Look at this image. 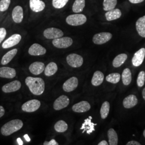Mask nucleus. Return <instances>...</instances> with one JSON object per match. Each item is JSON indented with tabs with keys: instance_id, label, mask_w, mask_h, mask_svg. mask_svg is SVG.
I'll use <instances>...</instances> for the list:
<instances>
[{
	"instance_id": "f257e3e1",
	"label": "nucleus",
	"mask_w": 145,
	"mask_h": 145,
	"mask_svg": "<svg viewBox=\"0 0 145 145\" xmlns=\"http://www.w3.org/2000/svg\"><path fill=\"white\" fill-rule=\"evenodd\" d=\"M25 83L31 93L35 95H40L45 90V82L41 78L27 77Z\"/></svg>"
},
{
	"instance_id": "f03ea898",
	"label": "nucleus",
	"mask_w": 145,
	"mask_h": 145,
	"mask_svg": "<svg viewBox=\"0 0 145 145\" xmlns=\"http://www.w3.org/2000/svg\"><path fill=\"white\" fill-rule=\"evenodd\" d=\"M23 126V123L21 120H12L2 126L1 129V132L2 135L5 136H8L21 130Z\"/></svg>"
},
{
	"instance_id": "7ed1b4c3",
	"label": "nucleus",
	"mask_w": 145,
	"mask_h": 145,
	"mask_svg": "<svg viewBox=\"0 0 145 145\" xmlns=\"http://www.w3.org/2000/svg\"><path fill=\"white\" fill-rule=\"evenodd\" d=\"M68 24L72 26H79L84 24L87 22V17L83 14H73L66 18Z\"/></svg>"
},
{
	"instance_id": "20e7f679",
	"label": "nucleus",
	"mask_w": 145,
	"mask_h": 145,
	"mask_svg": "<svg viewBox=\"0 0 145 145\" xmlns=\"http://www.w3.org/2000/svg\"><path fill=\"white\" fill-rule=\"evenodd\" d=\"M72 39L68 37H60L53 39V45L58 48H66L71 46L72 44Z\"/></svg>"
},
{
	"instance_id": "39448f33",
	"label": "nucleus",
	"mask_w": 145,
	"mask_h": 145,
	"mask_svg": "<svg viewBox=\"0 0 145 145\" xmlns=\"http://www.w3.org/2000/svg\"><path fill=\"white\" fill-rule=\"evenodd\" d=\"M66 60L68 64L72 67H80L83 65V57L77 54L72 53L68 55Z\"/></svg>"
},
{
	"instance_id": "423d86ee",
	"label": "nucleus",
	"mask_w": 145,
	"mask_h": 145,
	"mask_svg": "<svg viewBox=\"0 0 145 145\" xmlns=\"http://www.w3.org/2000/svg\"><path fill=\"white\" fill-rule=\"evenodd\" d=\"M40 102L37 99H32L23 104L22 109L26 112H33L37 111L40 106Z\"/></svg>"
},
{
	"instance_id": "0eeeda50",
	"label": "nucleus",
	"mask_w": 145,
	"mask_h": 145,
	"mask_svg": "<svg viewBox=\"0 0 145 145\" xmlns=\"http://www.w3.org/2000/svg\"><path fill=\"white\" fill-rule=\"evenodd\" d=\"M112 37V35L109 32H101L95 35L93 38V43L97 45L104 44L108 42Z\"/></svg>"
},
{
	"instance_id": "6e6552de",
	"label": "nucleus",
	"mask_w": 145,
	"mask_h": 145,
	"mask_svg": "<svg viewBox=\"0 0 145 145\" xmlns=\"http://www.w3.org/2000/svg\"><path fill=\"white\" fill-rule=\"evenodd\" d=\"M63 36V32L62 30L55 27H50L44 31V36L48 39H55Z\"/></svg>"
},
{
	"instance_id": "1a4fd4ad",
	"label": "nucleus",
	"mask_w": 145,
	"mask_h": 145,
	"mask_svg": "<svg viewBox=\"0 0 145 145\" xmlns=\"http://www.w3.org/2000/svg\"><path fill=\"white\" fill-rule=\"evenodd\" d=\"M69 104V99L66 95H61L54 102L53 108L56 110H60L66 108Z\"/></svg>"
},
{
	"instance_id": "9d476101",
	"label": "nucleus",
	"mask_w": 145,
	"mask_h": 145,
	"mask_svg": "<svg viewBox=\"0 0 145 145\" xmlns=\"http://www.w3.org/2000/svg\"><path fill=\"white\" fill-rule=\"evenodd\" d=\"M22 39V37L19 34H14L5 40L2 44L3 48H9L17 45Z\"/></svg>"
},
{
	"instance_id": "9b49d317",
	"label": "nucleus",
	"mask_w": 145,
	"mask_h": 145,
	"mask_svg": "<svg viewBox=\"0 0 145 145\" xmlns=\"http://www.w3.org/2000/svg\"><path fill=\"white\" fill-rule=\"evenodd\" d=\"M145 57V48H141L137 52L135 53L134 56L132 59V65L135 67L140 66L144 60Z\"/></svg>"
},
{
	"instance_id": "f8f14e48",
	"label": "nucleus",
	"mask_w": 145,
	"mask_h": 145,
	"mask_svg": "<svg viewBox=\"0 0 145 145\" xmlns=\"http://www.w3.org/2000/svg\"><path fill=\"white\" fill-rule=\"evenodd\" d=\"M78 78L72 77L69 78L63 84V89L66 92H71L78 87Z\"/></svg>"
},
{
	"instance_id": "ddd939ff",
	"label": "nucleus",
	"mask_w": 145,
	"mask_h": 145,
	"mask_svg": "<svg viewBox=\"0 0 145 145\" xmlns=\"http://www.w3.org/2000/svg\"><path fill=\"white\" fill-rule=\"evenodd\" d=\"M92 117L89 116L88 118L85 119L84 121L81 130H83L82 133H84L85 132H87L88 135H90L93 132L95 131V126H96L97 124H95L91 121Z\"/></svg>"
},
{
	"instance_id": "4468645a",
	"label": "nucleus",
	"mask_w": 145,
	"mask_h": 145,
	"mask_svg": "<svg viewBox=\"0 0 145 145\" xmlns=\"http://www.w3.org/2000/svg\"><path fill=\"white\" fill-rule=\"evenodd\" d=\"M21 87V82L19 81L16 80L3 86L2 88V90L4 93H9L18 90Z\"/></svg>"
},
{
	"instance_id": "2eb2a0df",
	"label": "nucleus",
	"mask_w": 145,
	"mask_h": 145,
	"mask_svg": "<svg viewBox=\"0 0 145 145\" xmlns=\"http://www.w3.org/2000/svg\"><path fill=\"white\" fill-rule=\"evenodd\" d=\"M29 53L33 56H39L45 54L46 53L45 48L39 44H33L29 49Z\"/></svg>"
},
{
	"instance_id": "dca6fc26",
	"label": "nucleus",
	"mask_w": 145,
	"mask_h": 145,
	"mask_svg": "<svg viewBox=\"0 0 145 145\" xmlns=\"http://www.w3.org/2000/svg\"><path fill=\"white\" fill-rule=\"evenodd\" d=\"M91 108L90 104L87 101H81L74 104L72 107V111L76 113H83L88 111Z\"/></svg>"
},
{
	"instance_id": "f3484780",
	"label": "nucleus",
	"mask_w": 145,
	"mask_h": 145,
	"mask_svg": "<svg viewBox=\"0 0 145 145\" xmlns=\"http://www.w3.org/2000/svg\"><path fill=\"white\" fill-rule=\"evenodd\" d=\"M12 20L16 23H20L23 20V10L22 7L17 5L15 7L12 12Z\"/></svg>"
},
{
	"instance_id": "a211bd4d",
	"label": "nucleus",
	"mask_w": 145,
	"mask_h": 145,
	"mask_svg": "<svg viewBox=\"0 0 145 145\" xmlns=\"http://www.w3.org/2000/svg\"><path fill=\"white\" fill-rule=\"evenodd\" d=\"M45 3L42 0H30V7L33 12H41L45 9Z\"/></svg>"
},
{
	"instance_id": "6ab92c4d",
	"label": "nucleus",
	"mask_w": 145,
	"mask_h": 145,
	"mask_svg": "<svg viewBox=\"0 0 145 145\" xmlns=\"http://www.w3.org/2000/svg\"><path fill=\"white\" fill-rule=\"evenodd\" d=\"M45 68V66L43 62L37 61L31 64L29 67V70L32 74L39 75L43 72Z\"/></svg>"
},
{
	"instance_id": "aec40b11",
	"label": "nucleus",
	"mask_w": 145,
	"mask_h": 145,
	"mask_svg": "<svg viewBox=\"0 0 145 145\" xmlns=\"http://www.w3.org/2000/svg\"><path fill=\"white\" fill-rule=\"evenodd\" d=\"M16 75V70L14 68L8 67L0 68V77L6 78H12Z\"/></svg>"
},
{
	"instance_id": "412c9836",
	"label": "nucleus",
	"mask_w": 145,
	"mask_h": 145,
	"mask_svg": "<svg viewBox=\"0 0 145 145\" xmlns=\"http://www.w3.org/2000/svg\"><path fill=\"white\" fill-rule=\"evenodd\" d=\"M123 103L125 108H132L138 104V99L134 95H130L124 99Z\"/></svg>"
},
{
	"instance_id": "4be33fe9",
	"label": "nucleus",
	"mask_w": 145,
	"mask_h": 145,
	"mask_svg": "<svg viewBox=\"0 0 145 145\" xmlns=\"http://www.w3.org/2000/svg\"><path fill=\"white\" fill-rule=\"evenodd\" d=\"M136 29L140 36L145 38V15L140 17L137 21Z\"/></svg>"
},
{
	"instance_id": "5701e85b",
	"label": "nucleus",
	"mask_w": 145,
	"mask_h": 145,
	"mask_svg": "<svg viewBox=\"0 0 145 145\" xmlns=\"http://www.w3.org/2000/svg\"><path fill=\"white\" fill-rule=\"evenodd\" d=\"M105 17L108 21H114L119 18L121 16V12L119 9H114L108 11L105 13Z\"/></svg>"
},
{
	"instance_id": "b1692460",
	"label": "nucleus",
	"mask_w": 145,
	"mask_h": 145,
	"mask_svg": "<svg viewBox=\"0 0 145 145\" xmlns=\"http://www.w3.org/2000/svg\"><path fill=\"white\" fill-rule=\"evenodd\" d=\"M104 75L103 72L100 71H96L93 74L91 79V84L94 86H99L103 82Z\"/></svg>"
},
{
	"instance_id": "393cba45",
	"label": "nucleus",
	"mask_w": 145,
	"mask_h": 145,
	"mask_svg": "<svg viewBox=\"0 0 145 145\" xmlns=\"http://www.w3.org/2000/svg\"><path fill=\"white\" fill-rule=\"evenodd\" d=\"M17 51H18L17 49L15 48V49H13L10 51L7 52L2 57V60H1V63L3 65H5L10 62L12 60V59L15 57V56L17 53Z\"/></svg>"
},
{
	"instance_id": "a878e982",
	"label": "nucleus",
	"mask_w": 145,
	"mask_h": 145,
	"mask_svg": "<svg viewBox=\"0 0 145 145\" xmlns=\"http://www.w3.org/2000/svg\"><path fill=\"white\" fill-rule=\"evenodd\" d=\"M127 54L124 53L120 54L114 57L112 62L113 66L116 68L119 67L123 64H124V63L127 60Z\"/></svg>"
},
{
	"instance_id": "bb28decb",
	"label": "nucleus",
	"mask_w": 145,
	"mask_h": 145,
	"mask_svg": "<svg viewBox=\"0 0 145 145\" xmlns=\"http://www.w3.org/2000/svg\"><path fill=\"white\" fill-rule=\"evenodd\" d=\"M108 137L109 139V145H118V135L114 129H110L108 130Z\"/></svg>"
},
{
	"instance_id": "cd10ccee",
	"label": "nucleus",
	"mask_w": 145,
	"mask_h": 145,
	"mask_svg": "<svg viewBox=\"0 0 145 145\" xmlns=\"http://www.w3.org/2000/svg\"><path fill=\"white\" fill-rule=\"evenodd\" d=\"M45 74L47 76H51L55 74L57 71V65L54 62H50L44 69Z\"/></svg>"
},
{
	"instance_id": "c85d7f7f",
	"label": "nucleus",
	"mask_w": 145,
	"mask_h": 145,
	"mask_svg": "<svg viewBox=\"0 0 145 145\" xmlns=\"http://www.w3.org/2000/svg\"><path fill=\"white\" fill-rule=\"evenodd\" d=\"M123 83L125 86L129 85L132 81V73L129 68H125L121 75Z\"/></svg>"
},
{
	"instance_id": "c756f323",
	"label": "nucleus",
	"mask_w": 145,
	"mask_h": 145,
	"mask_svg": "<svg viewBox=\"0 0 145 145\" xmlns=\"http://www.w3.org/2000/svg\"><path fill=\"white\" fill-rule=\"evenodd\" d=\"M85 0H75L72 5V10L75 13H80L85 7Z\"/></svg>"
},
{
	"instance_id": "7c9ffc66",
	"label": "nucleus",
	"mask_w": 145,
	"mask_h": 145,
	"mask_svg": "<svg viewBox=\"0 0 145 145\" xmlns=\"http://www.w3.org/2000/svg\"><path fill=\"white\" fill-rule=\"evenodd\" d=\"M110 103L108 101L104 102L103 104L102 105L101 110H100V114L101 116L102 119H105L108 116L110 111Z\"/></svg>"
},
{
	"instance_id": "2f4dec72",
	"label": "nucleus",
	"mask_w": 145,
	"mask_h": 145,
	"mask_svg": "<svg viewBox=\"0 0 145 145\" xmlns=\"http://www.w3.org/2000/svg\"><path fill=\"white\" fill-rule=\"evenodd\" d=\"M54 129L59 133L65 132L67 130V124L62 120H59L54 125Z\"/></svg>"
},
{
	"instance_id": "473e14b6",
	"label": "nucleus",
	"mask_w": 145,
	"mask_h": 145,
	"mask_svg": "<svg viewBox=\"0 0 145 145\" xmlns=\"http://www.w3.org/2000/svg\"><path fill=\"white\" fill-rule=\"evenodd\" d=\"M117 0H104V10L108 11L114 9L117 5Z\"/></svg>"
},
{
	"instance_id": "72a5a7b5",
	"label": "nucleus",
	"mask_w": 145,
	"mask_h": 145,
	"mask_svg": "<svg viewBox=\"0 0 145 145\" xmlns=\"http://www.w3.org/2000/svg\"><path fill=\"white\" fill-rule=\"evenodd\" d=\"M120 80V75L119 73L114 72L108 75L106 77V80L110 83L116 84L118 83Z\"/></svg>"
},
{
	"instance_id": "f704fd0d",
	"label": "nucleus",
	"mask_w": 145,
	"mask_h": 145,
	"mask_svg": "<svg viewBox=\"0 0 145 145\" xmlns=\"http://www.w3.org/2000/svg\"><path fill=\"white\" fill-rule=\"evenodd\" d=\"M69 0H53L52 5L56 9H61L67 3Z\"/></svg>"
},
{
	"instance_id": "c9c22d12",
	"label": "nucleus",
	"mask_w": 145,
	"mask_h": 145,
	"mask_svg": "<svg viewBox=\"0 0 145 145\" xmlns=\"http://www.w3.org/2000/svg\"><path fill=\"white\" fill-rule=\"evenodd\" d=\"M145 81V72L144 71H141L137 78V85L139 87L144 86Z\"/></svg>"
},
{
	"instance_id": "e433bc0d",
	"label": "nucleus",
	"mask_w": 145,
	"mask_h": 145,
	"mask_svg": "<svg viewBox=\"0 0 145 145\" xmlns=\"http://www.w3.org/2000/svg\"><path fill=\"white\" fill-rule=\"evenodd\" d=\"M10 3L11 0H1L0 1V11L3 12L8 10Z\"/></svg>"
},
{
	"instance_id": "4c0bfd02",
	"label": "nucleus",
	"mask_w": 145,
	"mask_h": 145,
	"mask_svg": "<svg viewBox=\"0 0 145 145\" xmlns=\"http://www.w3.org/2000/svg\"><path fill=\"white\" fill-rule=\"evenodd\" d=\"M7 35V31L5 28H0V44L4 40Z\"/></svg>"
},
{
	"instance_id": "58836bf2",
	"label": "nucleus",
	"mask_w": 145,
	"mask_h": 145,
	"mask_svg": "<svg viewBox=\"0 0 145 145\" xmlns=\"http://www.w3.org/2000/svg\"><path fill=\"white\" fill-rule=\"evenodd\" d=\"M44 145H59L57 142L54 140V139H52L50 141H45L44 142Z\"/></svg>"
},
{
	"instance_id": "ea45409f",
	"label": "nucleus",
	"mask_w": 145,
	"mask_h": 145,
	"mask_svg": "<svg viewBox=\"0 0 145 145\" xmlns=\"http://www.w3.org/2000/svg\"><path fill=\"white\" fill-rule=\"evenodd\" d=\"M141 144L139 143V142L138 141H134V140H132V141H131L128 142L126 145H140Z\"/></svg>"
},
{
	"instance_id": "a19ab883",
	"label": "nucleus",
	"mask_w": 145,
	"mask_h": 145,
	"mask_svg": "<svg viewBox=\"0 0 145 145\" xmlns=\"http://www.w3.org/2000/svg\"><path fill=\"white\" fill-rule=\"evenodd\" d=\"M5 114V110L2 106L0 105V118L2 117Z\"/></svg>"
},
{
	"instance_id": "79ce46f5",
	"label": "nucleus",
	"mask_w": 145,
	"mask_h": 145,
	"mask_svg": "<svg viewBox=\"0 0 145 145\" xmlns=\"http://www.w3.org/2000/svg\"><path fill=\"white\" fill-rule=\"evenodd\" d=\"M144 0H129L131 3L133 4H137V3H140L141 2H142Z\"/></svg>"
},
{
	"instance_id": "37998d69",
	"label": "nucleus",
	"mask_w": 145,
	"mask_h": 145,
	"mask_svg": "<svg viewBox=\"0 0 145 145\" xmlns=\"http://www.w3.org/2000/svg\"><path fill=\"white\" fill-rule=\"evenodd\" d=\"M99 145H108L109 144L105 140H102V141H101L99 143Z\"/></svg>"
},
{
	"instance_id": "c03bdc74",
	"label": "nucleus",
	"mask_w": 145,
	"mask_h": 145,
	"mask_svg": "<svg viewBox=\"0 0 145 145\" xmlns=\"http://www.w3.org/2000/svg\"><path fill=\"white\" fill-rule=\"evenodd\" d=\"M24 138L25 139V140H26V141H27V142H29V141H30V140H31V139H30V137H29V135H24Z\"/></svg>"
},
{
	"instance_id": "a18cd8bd",
	"label": "nucleus",
	"mask_w": 145,
	"mask_h": 145,
	"mask_svg": "<svg viewBox=\"0 0 145 145\" xmlns=\"http://www.w3.org/2000/svg\"><path fill=\"white\" fill-rule=\"evenodd\" d=\"M17 142H18V145H23V141H22V140H21V138H17Z\"/></svg>"
},
{
	"instance_id": "49530a36",
	"label": "nucleus",
	"mask_w": 145,
	"mask_h": 145,
	"mask_svg": "<svg viewBox=\"0 0 145 145\" xmlns=\"http://www.w3.org/2000/svg\"><path fill=\"white\" fill-rule=\"evenodd\" d=\"M142 97H143V99H144V100H145V88L143 89L142 90Z\"/></svg>"
},
{
	"instance_id": "de8ad7c7",
	"label": "nucleus",
	"mask_w": 145,
	"mask_h": 145,
	"mask_svg": "<svg viewBox=\"0 0 145 145\" xmlns=\"http://www.w3.org/2000/svg\"><path fill=\"white\" fill-rule=\"evenodd\" d=\"M143 135H144V137L145 138V130H144V133H143Z\"/></svg>"
}]
</instances>
